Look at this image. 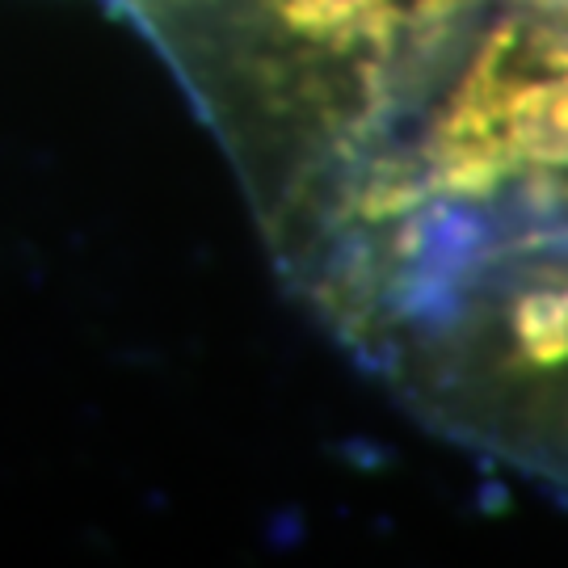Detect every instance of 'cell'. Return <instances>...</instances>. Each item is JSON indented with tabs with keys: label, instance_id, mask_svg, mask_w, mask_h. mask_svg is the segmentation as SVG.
Instances as JSON below:
<instances>
[{
	"label": "cell",
	"instance_id": "7a4b0ae2",
	"mask_svg": "<svg viewBox=\"0 0 568 568\" xmlns=\"http://www.w3.org/2000/svg\"><path fill=\"white\" fill-rule=\"evenodd\" d=\"M518 337L535 363H568V286L539 291L518 307Z\"/></svg>",
	"mask_w": 568,
	"mask_h": 568
},
{
	"label": "cell",
	"instance_id": "3957f363",
	"mask_svg": "<svg viewBox=\"0 0 568 568\" xmlns=\"http://www.w3.org/2000/svg\"><path fill=\"white\" fill-rule=\"evenodd\" d=\"M283 9L300 21L304 30H349V26H366L375 13H384L387 0H283Z\"/></svg>",
	"mask_w": 568,
	"mask_h": 568
},
{
	"label": "cell",
	"instance_id": "6da1fadb",
	"mask_svg": "<svg viewBox=\"0 0 568 568\" xmlns=\"http://www.w3.org/2000/svg\"><path fill=\"white\" fill-rule=\"evenodd\" d=\"M548 72L535 81L509 84L493 102L501 122V148L509 156L544 169H568V55L544 51Z\"/></svg>",
	"mask_w": 568,
	"mask_h": 568
}]
</instances>
